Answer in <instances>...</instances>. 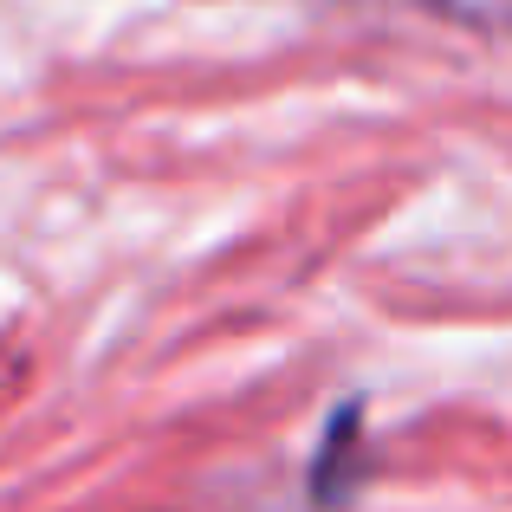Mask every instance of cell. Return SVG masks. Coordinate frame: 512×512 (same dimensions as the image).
<instances>
[{"label":"cell","mask_w":512,"mask_h":512,"mask_svg":"<svg viewBox=\"0 0 512 512\" xmlns=\"http://www.w3.org/2000/svg\"><path fill=\"white\" fill-rule=\"evenodd\" d=\"M357 428H363V409H344L338 422H331V441H325V454H318V500L325 506H338V493H344V461H350Z\"/></svg>","instance_id":"obj_1"}]
</instances>
